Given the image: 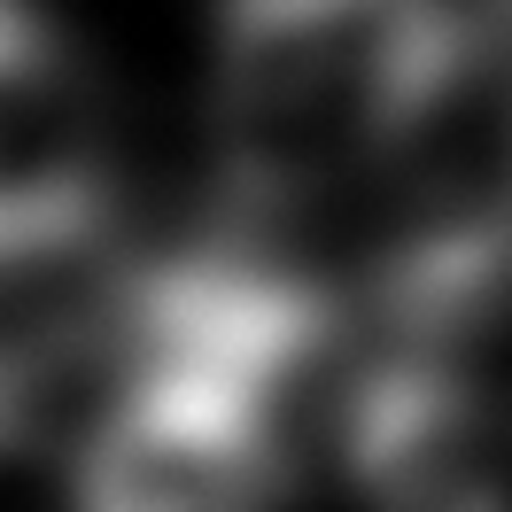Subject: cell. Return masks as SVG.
Returning <instances> with one entry per match:
<instances>
[{
	"instance_id": "cell-1",
	"label": "cell",
	"mask_w": 512,
	"mask_h": 512,
	"mask_svg": "<svg viewBox=\"0 0 512 512\" xmlns=\"http://www.w3.org/2000/svg\"><path fill=\"white\" fill-rule=\"evenodd\" d=\"M450 0H225L218 132L256 194H311L450 94Z\"/></svg>"
},
{
	"instance_id": "cell-2",
	"label": "cell",
	"mask_w": 512,
	"mask_h": 512,
	"mask_svg": "<svg viewBox=\"0 0 512 512\" xmlns=\"http://www.w3.org/2000/svg\"><path fill=\"white\" fill-rule=\"evenodd\" d=\"M311 311L264 280H187L163 295L148 373L101 427L86 512H272L280 381Z\"/></svg>"
},
{
	"instance_id": "cell-3",
	"label": "cell",
	"mask_w": 512,
	"mask_h": 512,
	"mask_svg": "<svg viewBox=\"0 0 512 512\" xmlns=\"http://www.w3.org/2000/svg\"><path fill=\"white\" fill-rule=\"evenodd\" d=\"M342 443L373 512H512L505 396L435 342H412L357 388Z\"/></svg>"
},
{
	"instance_id": "cell-4",
	"label": "cell",
	"mask_w": 512,
	"mask_h": 512,
	"mask_svg": "<svg viewBox=\"0 0 512 512\" xmlns=\"http://www.w3.org/2000/svg\"><path fill=\"white\" fill-rule=\"evenodd\" d=\"M101 210V109L55 39L0 8V264L78 241Z\"/></svg>"
}]
</instances>
